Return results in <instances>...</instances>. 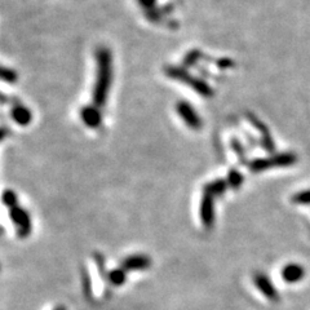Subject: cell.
<instances>
[{
	"label": "cell",
	"instance_id": "d6986e66",
	"mask_svg": "<svg viewBox=\"0 0 310 310\" xmlns=\"http://www.w3.org/2000/svg\"><path fill=\"white\" fill-rule=\"evenodd\" d=\"M17 194L14 193L13 190H11V189H8V190H6L3 193V203L7 205V207L11 210V208L16 207L17 204Z\"/></svg>",
	"mask_w": 310,
	"mask_h": 310
},
{
	"label": "cell",
	"instance_id": "5bb4252c",
	"mask_svg": "<svg viewBox=\"0 0 310 310\" xmlns=\"http://www.w3.org/2000/svg\"><path fill=\"white\" fill-rule=\"evenodd\" d=\"M81 278H82V288H83L84 296L88 300L93 299V286H92L91 275H89L87 266H82L81 268Z\"/></svg>",
	"mask_w": 310,
	"mask_h": 310
},
{
	"label": "cell",
	"instance_id": "7402d4cb",
	"mask_svg": "<svg viewBox=\"0 0 310 310\" xmlns=\"http://www.w3.org/2000/svg\"><path fill=\"white\" fill-rule=\"evenodd\" d=\"M163 16L164 14L161 9H150V11H146V17L150 22H159Z\"/></svg>",
	"mask_w": 310,
	"mask_h": 310
},
{
	"label": "cell",
	"instance_id": "9a60e30c",
	"mask_svg": "<svg viewBox=\"0 0 310 310\" xmlns=\"http://www.w3.org/2000/svg\"><path fill=\"white\" fill-rule=\"evenodd\" d=\"M227 184H229L230 189H234V190H238L241 189V186L244 183V176L241 171L238 169L232 168L227 172V177H226Z\"/></svg>",
	"mask_w": 310,
	"mask_h": 310
},
{
	"label": "cell",
	"instance_id": "7c38bea8",
	"mask_svg": "<svg viewBox=\"0 0 310 310\" xmlns=\"http://www.w3.org/2000/svg\"><path fill=\"white\" fill-rule=\"evenodd\" d=\"M227 189L230 188L226 178H217V180H213L212 183L205 184L204 188H203V193H208L213 197H221Z\"/></svg>",
	"mask_w": 310,
	"mask_h": 310
},
{
	"label": "cell",
	"instance_id": "ffe728a7",
	"mask_svg": "<svg viewBox=\"0 0 310 310\" xmlns=\"http://www.w3.org/2000/svg\"><path fill=\"white\" fill-rule=\"evenodd\" d=\"M200 57H202L200 50H191V52L189 53L188 56H185V58H184V64H185V66L188 67L194 66L195 61H198Z\"/></svg>",
	"mask_w": 310,
	"mask_h": 310
},
{
	"label": "cell",
	"instance_id": "44dd1931",
	"mask_svg": "<svg viewBox=\"0 0 310 310\" xmlns=\"http://www.w3.org/2000/svg\"><path fill=\"white\" fill-rule=\"evenodd\" d=\"M2 79L7 83L13 84L14 82L17 81V74L14 70L12 69H7V67H3V71H2Z\"/></svg>",
	"mask_w": 310,
	"mask_h": 310
},
{
	"label": "cell",
	"instance_id": "7a4b0ae2",
	"mask_svg": "<svg viewBox=\"0 0 310 310\" xmlns=\"http://www.w3.org/2000/svg\"><path fill=\"white\" fill-rule=\"evenodd\" d=\"M299 158L295 152H279L269 157V158H256L248 162L247 167L253 173L264 172L271 168H286L297 163Z\"/></svg>",
	"mask_w": 310,
	"mask_h": 310
},
{
	"label": "cell",
	"instance_id": "d4e9b609",
	"mask_svg": "<svg viewBox=\"0 0 310 310\" xmlns=\"http://www.w3.org/2000/svg\"><path fill=\"white\" fill-rule=\"evenodd\" d=\"M53 310H67V309L64 306V305H60V306H56Z\"/></svg>",
	"mask_w": 310,
	"mask_h": 310
},
{
	"label": "cell",
	"instance_id": "ba28073f",
	"mask_svg": "<svg viewBox=\"0 0 310 310\" xmlns=\"http://www.w3.org/2000/svg\"><path fill=\"white\" fill-rule=\"evenodd\" d=\"M152 261L150 256L142 255V253H136V255L127 256L120 261V268L125 271H142L147 270L151 266Z\"/></svg>",
	"mask_w": 310,
	"mask_h": 310
},
{
	"label": "cell",
	"instance_id": "3957f363",
	"mask_svg": "<svg viewBox=\"0 0 310 310\" xmlns=\"http://www.w3.org/2000/svg\"><path fill=\"white\" fill-rule=\"evenodd\" d=\"M166 75L169 76L171 79H174V81H180L184 82L185 84H189L193 89L199 92L202 96L204 97H211L213 94V89L208 86L207 83H204L203 81L198 79V77H191L189 75L188 71H185L184 69L177 66H168L166 67Z\"/></svg>",
	"mask_w": 310,
	"mask_h": 310
},
{
	"label": "cell",
	"instance_id": "52a82bcc",
	"mask_svg": "<svg viewBox=\"0 0 310 310\" xmlns=\"http://www.w3.org/2000/svg\"><path fill=\"white\" fill-rule=\"evenodd\" d=\"M176 110H177L180 118L189 128H191V130H200L202 128V119H200V116L198 115V113L194 110V108L190 104L181 101V102H178L176 105Z\"/></svg>",
	"mask_w": 310,
	"mask_h": 310
},
{
	"label": "cell",
	"instance_id": "6da1fadb",
	"mask_svg": "<svg viewBox=\"0 0 310 310\" xmlns=\"http://www.w3.org/2000/svg\"><path fill=\"white\" fill-rule=\"evenodd\" d=\"M97 75L93 88V104L97 108H104L108 100L109 89L111 86V53L106 47H101L96 52Z\"/></svg>",
	"mask_w": 310,
	"mask_h": 310
},
{
	"label": "cell",
	"instance_id": "ac0fdd59",
	"mask_svg": "<svg viewBox=\"0 0 310 310\" xmlns=\"http://www.w3.org/2000/svg\"><path fill=\"white\" fill-rule=\"evenodd\" d=\"M230 146H231L232 151L236 152L237 157L239 158V161L242 162L243 164H248V162L246 161V155H244V149L243 145L241 144V141L237 139H231L230 140Z\"/></svg>",
	"mask_w": 310,
	"mask_h": 310
},
{
	"label": "cell",
	"instance_id": "4fadbf2b",
	"mask_svg": "<svg viewBox=\"0 0 310 310\" xmlns=\"http://www.w3.org/2000/svg\"><path fill=\"white\" fill-rule=\"evenodd\" d=\"M127 273L123 268H115L113 270L109 271L108 283L109 285L114 286V287H120L127 282Z\"/></svg>",
	"mask_w": 310,
	"mask_h": 310
},
{
	"label": "cell",
	"instance_id": "9c48e42d",
	"mask_svg": "<svg viewBox=\"0 0 310 310\" xmlns=\"http://www.w3.org/2000/svg\"><path fill=\"white\" fill-rule=\"evenodd\" d=\"M81 119L83 120L87 127L97 128L100 127L101 122H102V115H101L97 106L89 105L81 110Z\"/></svg>",
	"mask_w": 310,
	"mask_h": 310
},
{
	"label": "cell",
	"instance_id": "8fae6325",
	"mask_svg": "<svg viewBox=\"0 0 310 310\" xmlns=\"http://www.w3.org/2000/svg\"><path fill=\"white\" fill-rule=\"evenodd\" d=\"M11 118L18 125L26 127V125L30 124V122L33 120V114H31V111L29 110L26 106L21 105V104H17V105H14L13 108H12Z\"/></svg>",
	"mask_w": 310,
	"mask_h": 310
},
{
	"label": "cell",
	"instance_id": "603a6c76",
	"mask_svg": "<svg viewBox=\"0 0 310 310\" xmlns=\"http://www.w3.org/2000/svg\"><path fill=\"white\" fill-rule=\"evenodd\" d=\"M140 6L145 9V11H150L154 9V6L157 4V0H137Z\"/></svg>",
	"mask_w": 310,
	"mask_h": 310
},
{
	"label": "cell",
	"instance_id": "30bf717a",
	"mask_svg": "<svg viewBox=\"0 0 310 310\" xmlns=\"http://www.w3.org/2000/svg\"><path fill=\"white\" fill-rule=\"evenodd\" d=\"M305 277L304 266L296 263L287 264L282 269V278L286 283H297Z\"/></svg>",
	"mask_w": 310,
	"mask_h": 310
},
{
	"label": "cell",
	"instance_id": "8992f818",
	"mask_svg": "<svg viewBox=\"0 0 310 310\" xmlns=\"http://www.w3.org/2000/svg\"><path fill=\"white\" fill-rule=\"evenodd\" d=\"M253 283H255L256 288H257L268 300H270V301L273 302H278L280 300L277 288H275V286L273 285L270 278L266 274L260 273V271L255 273V275H253Z\"/></svg>",
	"mask_w": 310,
	"mask_h": 310
},
{
	"label": "cell",
	"instance_id": "277c9868",
	"mask_svg": "<svg viewBox=\"0 0 310 310\" xmlns=\"http://www.w3.org/2000/svg\"><path fill=\"white\" fill-rule=\"evenodd\" d=\"M9 219L16 226L17 237L19 239H25L30 236L33 231V222H31V217L28 211L19 205H16L9 210Z\"/></svg>",
	"mask_w": 310,
	"mask_h": 310
},
{
	"label": "cell",
	"instance_id": "5b68a950",
	"mask_svg": "<svg viewBox=\"0 0 310 310\" xmlns=\"http://www.w3.org/2000/svg\"><path fill=\"white\" fill-rule=\"evenodd\" d=\"M200 221L204 229H212L215 224V197L208 193H203L199 208Z\"/></svg>",
	"mask_w": 310,
	"mask_h": 310
},
{
	"label": "cell",
	"instance_id": "2e32d148",
	"mask_svg": "<svg viewBox=\"0 0 310 310\" xmlns=\"http://www.w3.org/2000/svg\"><path fill=\"white\" fill-rule=\"evenodd\" d=\"M93 259H94V263H96L97 269H98V274H100L101 279L104 280V282L108 283V277H109V271L106 270V263H105V257H104L101 253H98V252H94L93 253Z\"/></svg>",
	"mask_w": 310,
	"mask_h": 310
},
{
	"label": "cell",
	"instance_id": "cb8c5ba5",
	"mask_svg": "<svg viewBox=\"0 0 310 310\" xmlns=\"http://www.w3.org/2000/svg\"><path fill=\"white\" fill-rule=\"evenodd\" d=\"M216 65H219L221 69H227V67L234 66V62H232L231 60H227V58H221L220 61L216 62Z\"/></svg>",
	"mask_w": 310,
	"mask_h": 310
},
{
	"label": "cell",
	"instance_id": "e0dca14e",
	"mask_svg": "<svg viewBox=\"0 0 310 310\" xmlns=\"http://www.w3.org/2000/svg\"><path fill=\"white\" fill-rule=\"evenodd\" d=\"M291 202L294 203V204H310V189L294 194L292 198H291Z\"/></svg>",
	"mask_w": 310,
	"mask_h": 310
}]
</instances>
